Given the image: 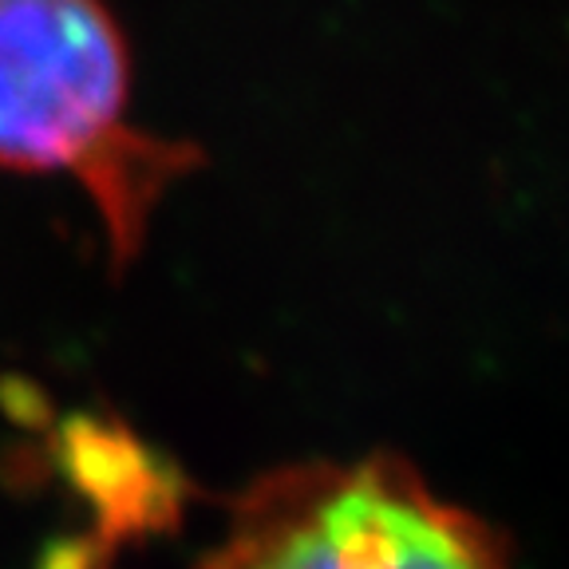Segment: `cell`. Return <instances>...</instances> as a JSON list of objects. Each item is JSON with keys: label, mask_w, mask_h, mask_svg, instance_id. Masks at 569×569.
Instances as JSON below:
<instances>
[{"label": "cell", "mask_w": 569, "mask_h": 569, "mask_svg": "<svg viewBox=\"0 0 569 569\" xmlns=\"http://www.w3.org/2000/svg\"><path fill=\"white\" fill-rule=\"evenodd\" d=\"M396 569H507V561L487 526L436 502L403 471L396 490Z\"/></svg>", "instance_id": "7a4b0ae2"}, {"label": "cell", "mask_w": 569, "mask_h": 569, "mask_svg": "<svg viewBox=\"0 0 569 569\" xmlns=\"http://www.w3.org/2000/svg\"><path fill=\"white\" fill-rule=\"evenodd\" d=\"M127 99L131 60L103 0H0V167L80 178L119 266L198 162L187 142L134 131Z\"/></svg>", "instance_id": "6da1fadb"}]
</instances>
